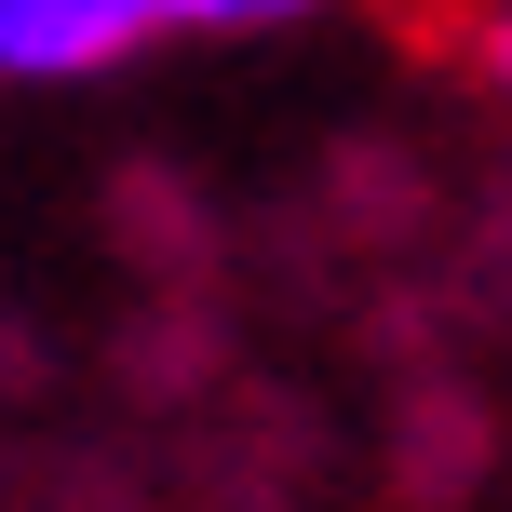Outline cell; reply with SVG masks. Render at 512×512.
Instances as JSON below:
<instances>
[{"label":"cell","mask_w":512,"mask_h":512,"mask_svg":"<svg viewBox=\"0 0 512 512\" xmlns=\"http://www.w3.org/2000/svg\"><path fill=\"white\" fill-rule=\"evenodd\" d=\"M283 14H324V0H0V81H95L149 41H230Z\"/></svg>","instance_id":"6da1fadb"},{"label":"cell","mask_w":512,"mask_h":512,"mask_svg":"<svg viewBox=\"0 0 512 512\" xmlns=\"http://www.w3.org/2000/svg\"><path fill=\"white\" fill-rule=\"evenodd\" d=\"M486 54H499V81H512V14H499V27H486Z\"/></svg>","instance_id":"7a4b0ae2"}]
</instances>
